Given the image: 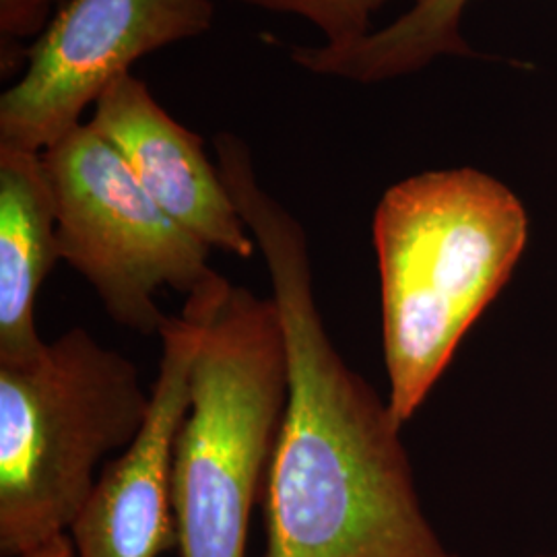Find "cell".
<instances>
[{"label": "cell", "instance_id": "8992f818", "mask_svg": "<svg viewBox=\"0 0 557 557\" xmlns=\"http://www.w3.org/2000/svg\"><path fill=\"white\" fill-rule=\"evenodd\" d=\"M213 0H64L0 98V147L46 151L137 60L207 34Z\"/></svg>", "mask_w": 557, "mask_h": 557}, {"label": "cell", "instance_id": "ba28073f", "mask_svg": "<svg viewBox=\"0 0 557 557\" xmlns=\"http://www.w3.org/2000/svg\"><path fill=\"white\" fill-rule=\"evenodd\" d=\"M91 114L89 124L170 218L211 250L255 257L257 242L239 218L218 163L209 161L195 131L161 108L145 81L122 75L101 94Z\"/></svg>", "mask_w": 557, "mask_h": 557}, {"label": "cell", "instance_id": "3957f363", "mask_svg": "<svg viewBox=\"0 0 557 557\" xmlns=\"http://www.w3.org/2000/svg\"><path fill=\"white\" fill-rule=\"evenodd\" d=\"M182 310L200 337L170 469L178 554L246 557L287 398L277 306L221 275Z\"/></svg>", "mask_w": 557, "mask_h": 557}, {"label": "cell", "instance_id": "7c38bea8", "mask_svg": "<svg viewBox=\"0 0 557 557\" xmlns=\"http://www.w3.org/2000/svg\"><path fill=\"white\" fill-rule=\"evenodd\" d=\"M64 0H0L2 73L15 71L23 60L17 41L38 36Z\"/></svg>", "mask_w": 557, "mask_h": 557}, {"label": "cell", "instance_id": "5b68a950", "mask_svg": "<svg viewBox=\"0 0 557 557\" xmlns=\"http://www.w3.org/2000/svg\"><path fill=\"white\" fill-rule=\"evenodd\" d=\"M41 158L57 200L60 260L94 287L110 319L160 335L168 320L160 292L190 298L221 277L209 264L211 248L161 209L89 122Z\"/></svg>", "mask_w": 557, "mask_h": 557}, {"label": "cell", "instance_id": "9c48e42d", "mask_svg": "<svg viewBox=\"0 0 557 557\" xmlns=\"http://www.w3.org/2000/svg\"><path fill=\"white\" fill-rule=\"evenodd\" d=\"M59 260L57 200L41 153L0 147V363L44 351L36 301Z\"/></svg>", "mask_w": 557, "mask_h": 557}, {"label": "cell", "instance_id": "7a4b0ae2", "mask_svg": "<svg viewBox=\"0 0 557 557\" xmlns=\"http://www.w3.org/2000/svg\"><path fill=\"white\" fill-rule=\"evenodd\" d=\"M372 239L386 400L405 425L508 285L529 242V215L517 193L487 172L430 170L382 195Z\"/></svg>", "mask_w": 557, "mask_h": 557}, {"label": "cell", "instance_id": "6da1fadb", "mask_svg": "<svg viewBox=\"0 0 557 557\" xmlns=\"http://www.w3.org/2000/svg\"><path fill=\"white\" fill-rule=\"evenodd\" d=\"M277 306L287 398L264 485L262 557H457L425 517L388 400L338 354L320 317L306 230L257 178L244 139H213Z\"/></svg>", "mask_w": 557, "mask_h": 557}, {"label": "cell", "instance_id": "8fae6325", "mask_svg": "<svg viewBox=\"0 0 557 557\" xmlns=\"http://www.w3.org/2000/svg\"><path fill=\"white\" fill-rule=\"evenodd\" d=\"M278 15H294L312 23L326 46H345L370 34V21L393 0H234ZM419 0H411L416 4Z\"/></svg>", "mask_w": 557, "mask_h": 557}, {"label": "cell", "instance_id": "4fadbf2b", "mask_svg": "<svg viewBox=\"0 0 557 557\" xmlns=\"http://www.w3.org/2000/svg\"><path fill=\"white\" fill-rule=\"evenodd\" d=\"M25 557H75V549L69 535H60Z\"/></svg>", "mask_w": 557, "mask_h": 557}, {"label": "cell", "instance_id": "52a82bcc", "mask_svg": "<svg viewBox=\"0 0 557 557\" xmlns=\"http://www.w3.org/2000/svg\"><path fill=\"white\" fill-rule=\"evenodd\" d=\"M199 337V322L188 312L165 320L149 418L137 440L101 469L69 531L75 557H160L178 549L170 469Z\"/></svg>", "mask_w": 557, "mask_h": 557}, {"label": "cell", "instance_id": "30bf717a", "mask_svg": "<svg viewBox=\"0 0 557 557\" xmlns=\"http://www.w3.org/2000/svg\"><path fill=\"white\" fill-rule=\"evenodd\" d=\"M471 0H419L391 25L345 46H292L299 69L359 85H374L419 73L444 57H473L462 36Z\"/></svg>", "mask_w": 557, "mask_h": 557}, {"label": "cell", "instance_id": "5bb4252c", "mask_svg": "<svg viewBox=\"0 0 557 557\" xmlns=\"http://www.w3.org/2000/svg\"><path fill=\"white\" fill-rule=\"evenodd\" d=\"M535 557H557V552H552V554H541V556Z\"/></svg>", "mask_w": 557, "mask_h": 557}, {"label": "cell", "instance_id": "277c9868", "mask_svg": "<svg viewBox=\"0 0 557 557\" xmlns=\"http://www.w3.org/2000/svg\"><path fill=\"white\" fill-rule=\"evenodd\" d=\"M149 409L137 366L81 326L0 363V556L69 535L101 460L137 440Z\"/></svg>", "mask_w": 557, "mask_h": 557}]
</instances>
